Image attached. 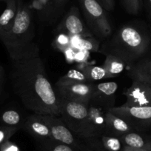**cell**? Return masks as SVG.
Instances as JSON below:
<instances>
[{
  "label": "cell",
  "instance_id": "ffe728a7",
  "mask_svg": "<svg viewBox=\"0 0 151 151\" xmlns=\"http://www.w3.org/2000/svg\"><path fill=\"white\" fill-rule=\"evenodd\" d=\"M0 121L2 122L1 125L8 126V127H17L19 130L22 128L23 122L21 115L18 111L15 110H6L0 115Z\"/></svg>",
  "mask_w": 151,
  "mask_h": 151
},
{
  "label": "cell",
  "instance_id": "3957f363",
  "mask_svg": "<svg viewBox=\"0 0 151 151\" xmlns=\"http://www.w3.org/2000/svg\"><path fill=\"white\" fill-rule=\"evenodd\" d=\"M149 45L150 37L145 29L139 24H126L103 43L98 53L113 55L126 65H131L146 53Z\"/></svg>",
  "mask_w": 151,
  "mask_h": 151
},
{
  "label": "cell",
  "instance_id": "8992f818",
  "mask_svg": "<svg viewBox=\"0 0 151 151\" xmlns=\"http://www.w3.org/2000/svg\"><path fill=\"white\" fill-rule=\"evenodd\" d=\"M79 2L90 30L101 40L109 37L112 28L105 10L96 0H79Z\"/></svg>",
  "mask_w": 151,
  "mask_h": 151
},
{
  "label": "cell",
  "instance_id": "1f68e13d",
  "mask_svg": "<svg viewBox=\"0 0 151 151\" xmlns=\"http://www.w3.org/2000/svg\"><path fill=\"white\" fill-rule=\"evenodd\" d=\"M65 2H66V0H54V4L56 7L59 8V7L62 6L65 3Z\"/></svg>",
  "mask_w": 151,
  "mask_h": 151
},
{
  "label": "cell",
  "instance_id": "f546056e",
  "mask_svg": "<svg viewBox=\"0 0 151 151\" xmlns=\"http://www.w3.org/2000/svg\"><path fill=\"white\" fill-rule=\"evenodd\" d=\"M5 70L0 65V96L2 94L4 90V85H5Z\"/></svg>",
  "mask_w": 151,
  "mask_h": 151
},
{
  "label": "cell",
  "instance_id": "7a4b0ae2",
  "mask_svg": "<svg viewBox=\"0 0 151 151\" xmlns=\"http://www.w3.org/2000/svg\"><path fill=\"white\" fill-rule=\"evenodd\" d=\"M35 36L31 12L23 4L22 0H17V13L14 25L1 40L11 60L18 61L40 56V47L35 41Z\"/></svg>",
  "mask_w": 151,
  "mask_h": 151
},
{
  "label": "cell",
  "instance_id": "7c38bea8",
  "mask_svg": "<svg viewBox=\"0 0 151 151\" xmlns=\"http://www.w3.org/2000/svg\"><path fill=\"white\" fill-rule=\"evenodd\" d=\"M22 128L37 139L44 142L54 141L48 126L40 114L34 113L29 116L23 123Z\"/></svg>",
  "mask_w": 151,
  "mask_h": 151
},
{
  "label": "cell",
  "instance_id": "4dcf8cb0",
  "mask_svg": "<svg viewBox=\"0 0 151 151\" xmlns=\"http://www.w3.org/2000/svg\"><path fill=\"white\" fill-rule=\"evenodd\" d=\"M121 151H146V150H139V149H136V148L124 146V145H123V147H122V148Z\"/></svg>",
  "mask_w": 151,
  "mask_h": 151
},
{
  "label": "cell",
  "instance_id": "44dd1931",
  "mask_svg": "<svg viewBox=\"0 0 151 151\" xmlns=\"http://www.w3.org/2000/svg\"><path fill=\"white\" fill-rule=\"evenodd\" d=\"M80 70L86 76L87 79L91 83L106 79V73L102 66L99 67L93 65H85Z\"/></svg>",
  "mask_w": 151,
  "mask_h": 151
},
{
  "label": "cell",
  "instance_id": "5b68a950",
  "mask_svg": "<svg viewBox=\"0 0 151 151\" xmlns=\"http://www.w3.org/2000/svg\"><path fill=\"white\" fill-rule=\"evenodd\" d=\"M51 132L55 142L65 144L79 151H95L89 139H85L73 133L62 119L55 115H41Z\"/></svg>",
  "mask_w": 151,
  "mask_h": 151
},
{
  "label": "cell",
  "instance_id": "4316f807",
  "mask_svg": "<svg viewBox=\"0 0 151 151\" xmlns=\"http://www.w3.org/2000/svg\"><path fill=\"white\" fill-rule=\"evenodd\" d=\"M101 6L107 11H113L115 7V0H96Z\"/></svg>",
  "mask_w": 151,
  "mask_h": 151
},
{
  "label": "cell",
  "instance_id": "e575fe53",
  "mask_svg": "<svg viewBox=\"0 0 151 151\" xmlns=\"http://www.w3.org/2000/svg\"><path fill=\"white\" fill-rule=\"evenodd\" d=\"M0 1H4V0H0Z\"/></svg>",
  "mask_w": 151,
  "mask_h": 151
},
{
  "label": "cell",
  "instance_id": "5bb4252c",
  "mask_svg": "<svg viewBox=\"0 0 151 151\" xmlns=\"http://www.w3.org/2000/svg\"><path fill=\"white\" fill-rule=\"evenodd\" d=\"M132 132L136 131L122 119L114 115L110 111H107L106 113L105 134L104 135L119 138L123 135L132 133Z\"/></svg>",
  "mask_w": 151,
  "mask_h": 151
},
{
  "label": "cell",
  "instance_id": "836d02e7",
  "mask_svg": "<svg viewBox=\"0 0 151 151\" xmlns=\"http://www.w3.org/2000/svg\"><path fill=\"white\" fill-rule=\"evenodd\" d=\"M8 0H4V2H8Z\"/></svg>",
  "mask_w": 151,
  "mask_h": 151
},
{
  "label": "cell",
  "instance_id": "4fadbf2b",
  "mask_svg": "<svg viewBox=\"0 0 151 151\" xmlns=\"http://www.w3.org/2000/svg\"><path fill=\"white\" fill-rule=\"evenodd\" d=\"M107 111L94 103L88 104V124L93 138L105 134V116Z\"/></svg>",
  "mask_w": 151,
  "mask_h": 151
},
{
  "label": "cell",
  "instance_id": "d4e9b609",
  "mask_svg": "<svg viewBox=\"0 0 151 151\" xmlns=\"http://www.w3.org/2000/svg\"><path fill=\"white\" fill-rule=\"evenodd\" d=\"M55 45L60 51L65 53L70 48V36L64 33H59L55 40Z\"/></svg>",
  "mask_w": 151,
  "mask_h": 151
},
{
  "label": "cell",
  "instance_id": "603a6c76",
  "mask_svg": "<svg viewBox=\"0 0 151 151\" xmlns=\"http://www.w3.org/2000/svg\"><path fill=\"white\" fill-rule=\"evenodd\" d=\"M79 47L82 50H88V51L99 52L100 48L99 41L93 38V36L82 38L79 41Z\"/></svg>",
  "mask_w": 151,
  "mask_h": 151
},
{
  "label": "cell",
  "instance_id": "ac0fdd59",
  "mask_svg": "<svg viewBox=\"0 0 151 151\" xmlns=\"http://www.w3.org/2000/svg\"><path fill=\"white\" fill-rule=\"evenodd\" d=\"M126 64L122 59L113 55H106L105 60L102 65L106 73V79L116 77L123 72Z\"/></svg>",
  "mask_w": 151,
  "mask_h": 151
},
{
  "label": "cell",
  "instance_id": "6da1fadb",
  "mask_svg": "<svg viewBox=\"0 0 151 151\" xmlns=\"http://www.w3.org/2000/svg\"><path fill=\"white\" fill-rule=\"evenodd\" d=\"M10 79L14 93L26 108L40 115L59 116L60 99L47 79L40 56L12 61Z\"/></svg>",
  "mask_w": 151,
  "mask_h": 151
},
{
  "label": "cell",
  "instance_id": "30bf717a",
  "mask_svg": "<svg viewBox=\"0 0 151 151\" xmlns=\"http://www.w3.org/2000/svg\"><path fill=\"white\" fill-rule=\"evenodd\" d=\"M127 107H151V86L139 80H132V84L124 93Z\"/></svg>",
  "mask_w": 151,
  "mask_h": 151
},
{
  "label": "cell",
  "instance_id": "9a60e30c",
  "mask_svg": "<svg viewBox=\"0 0 151 151\" xmlns=\"http://www.w3.org/2000/svg\"><path fill=\"white\" fill-rule=\"evenodd\" d=\"M127 75L132 80H139L151 86V58L140 59L130 65Z\"/></svg>",
  "mask_w": 151,
  "mask_h": 151
},
{
  "label": "cell",
  "instance_id": "7402d4cb",
  "mask_svg": "<svg viewBox=\"0 0 151 151\" xmlns=\"http://www.w3.org/2000/svg\"><path fill=\"white\" fill-rule=\"evenodd\" d=\"M99 138L105 151H121L123 145L119 138L106 135H102Z\"/></svg>",
  "mask_w": 151,
  "mask_h": 151
},
{
  "label": "cell",
  "instance_id": "2e32d148",
  "mask_svg": "<svg viewBox=\"0 0 151 151\" xmlns=\"http://www.w3.org/2000/svg\"><path fill=\"white\" fill-rule=\"evenodd\" d=\"M17 13V0H8L6 8L0 16V40L11 30Z\"/></svg>",
  "mask_w": 151,
  "mask_h": 151
},
{
  "label": "cell",
  "instance_id": "ba28073f",
  "mask_svg": "<svg viewBox=\"0 0 151 151\" xmlns=\"http://www.w3.org/2000/svg\"><path fill=\"white\" fill-rule=\"evenodd\" d=\"M93 88V83H77L68 85H55L54 90L59 99L88 104Z\"/></svg>",
  "mask_w": 151,
  "mask_h": 151
},
{
  "label": "cell",
  "instance_id": "83f0119b",
  "mask_svg": "<svg viewBox=\"0 0 151 151\" xmlns=\"http://www.w3.org/2000/svg\"><path fill=\"white\" fill-rule=\"evenodd\" d=\"M50 151H75L74 148L72 147L68 146L65 144L58 143V145H55L53 148L50 149Z\"/></svg>",
  "mask_w": 151,
  "mask_h": 151
},
{
  "label": "cell",
  "instance_id": "f1b7e54d",
  "mask_svg": "<svg viewBox=\"0 0 151 151\" xmlns=\"http://www.w3.org/2000/svg\"><path fill=\"white\" fill-rule=\"evenodd\" d=\"M2 151H19L18 147L13 143L6 142L2 145Z\"/></svg>",
  "mask_w": 151,
  "mask_h": 151
},
{
  "label": "cell",
  "instance_id": "484cf974",
  "mask_svg": "<svg viewBox=\"0 0 151 151\" xmlns=\"http://www.w3.org/2000/svg\"><path fill=\"white\" fill-rule=\"evenodd\" d=\"M19 129L17 127L0 125V145L8 142L11 136H14Z\"/></svg>",
  "mask_w": 151,
  "mask_h": 151
},
{
  "label": "cell",
  "instance_id": "d6986e66",
  "mask_svg": "<svg viewBox=\"0 0 151 151\" xmlns=\"http://www.w3.org/2000/svg\"><path fill=\"white\" fill-rule=\"evenodd\" d=\"M77 83H91L81 70H70L60 78L56 85H68Z\"/></svg>",
  "mask_w": 151,
  "mask_h": 151
},
{
  "label": "cell",
  "instance_id": "8fae6325",
  "mask_svg": "<svg viewBox=\"0 0 151 151\" xmlns=\"http://www.w3.org/2000/svg\"><path fill=\"white\" fill-rule=\"evenodd\" d=\"M118 85L115 82H106L94 85L90 102L94 103L105 110L115 107L116 93Z\"/></svg>",
  "mask_w": 151,
  "mask_h": 151
},
{
  "label": "cell",
  "instance_id": "9c48e42d",
  "mask_svg": "<svg viewBox=\"0 0 151 151\" xmlns=\"http://www.w3.org/2000/svg\"><path fill=\"white\" fill-rule=\"evenodd\" d=\"M59 33H64L69 36H80L82 38L91 37L92 33L87 30L81 19L78 8L72 7L64 17L57 27Z\"/></svg>",
  "mask_w": 151,
  "mask_h": 151
},
{
  "label": "cell",
  "instance_id": "cb8c5ba5",
  "mask_svg": "<svg viewBox=\"0 0 151 151\" xmlns=\"http://www.w3.org/2000/svg\"><path fill=\"white\" fill-rule=\"evenodd\" d=\"M123 7L128 14L137 15L142 8V0H121Z\"/></svg>",
  "mask_w": 151,
  "mask_h": 151
},
{
  "label": "cell",
  "instance_id": "277c9868",
  "mask_svg": "<svg viewBox=\"0 0 151 151\" xmlns=\"http://www.w3.org/2000/svg\"><path fill=\"white\" fill-rule=\"evenodd\" d=\"M59 117L76 135L85 139L93 138L88 124V104L60 99Z\"/></svg>",
  "mask_w": 151,
  "mask_h": 151
},
{
  "label": "cell",
  "instance_id": "d6a6232c",
  "mask_svg": "<svg viewBox=\"0 0 151 151\" xmlns=\"http://www.w3.org/2000/svg\"><path fill=\"white\" fill-rule=\"evenodd\" d=\"M145 2L146 4L147 8L148 10V12L150 13L151 16V0H145Z\"/></svg>",
  "mask_w": 151,
  "mask_h": 151
},
{
  "label": "cell",
  "instance_id": "e0dca14e",
  "mask_svg": "<svg viewBox=\"0 0 151 151\" xmlns=\"http://www.w3.org/2000/svg\"><path fill=\"white\" fill-rule=\"evenodd\" d=\"M124 146L151 151V138L141 135L137 132L127 133L119 137Z\"/></svg>",
  "mask_w": 151,
  "mask_h": 151
},
{
  "label": "cell",
  "instance_id": "52a82bcc",
  "mask_svg": "<svg viewBox=\"0 0 151 151\" xmlns=\"http://www.w3.org/2000/svg\"><path fill=\"white\" fill-rule=\"evenodd\" d=\"M108 111L122 119L136 132L144 131L151 127V107L115 106Z\"/></svg>",
  "mask_w": 151,
  "mask_h": 151
}]
</instances>
